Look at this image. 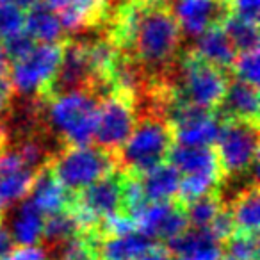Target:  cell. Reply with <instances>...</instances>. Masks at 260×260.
I'll return each instance as SVG.
<instances>
[{
    "label": "cell",
    "mask_w": 260,
    "mask_h": 260,
    "mask_svg": "<svg viewBox=\"0 0 260 260\" xmlns=\"http://www.w3.org/2000/svg\"><path fill=\"white\" fill-rule=\"evenodd\" d=\"M207 230L210 232V235H212L219 244L226 241V239L230 237L235 230H237V228H235L234 219H232L230 210L226 209V205H224L223 209L216 214V217L210 221V224L207 226Z\"/></svg>",
    "instance_id": "obj_29"
},
{
    "label": "cell",
    "mask_w": 260,
    "mask_h": 260,
    "mask_svg": "<svg viewBox=\"0 0 260 260\" xmlns=\"http://www.w3.org/2000/svg\"><path fill=\"white\" fill-rule=\"evenodd\" d=\"M100 98L91 91H70L43 98V125L62 146H86L94 139Z\"/></svg>",
    "instance_id": "obj_3"
},
{
    "label": "cell",
    "mask_w": 260,
    "mask_h": 260,
    "mask_svg": "<svg viewBox=\"0 0 260 260\" xmlns=\"http://www.w3.org/2000/svg\"><path fill=\"white\" fill-rule=\"evenodd\" d=\"M224 244V253L230 260H256L258 255V237L256 234L235 230Z\"/></svg>",
    "instance_id": "obj_25"
},
{
    "label": "cell",
    "mask_w": 260,
    "mask_h": 260,
    "mask_svg": "<svg viewBox=\"0 0 260 260\" xmlns=\"http://www.w3.org/2000/svg\"><path fill=\"white\" fill-rule=\"evenodd\" d=\"M214 150L224 178L248 173L258 162V123L223 119Z\"/></svg>",
    "instance_id": "obj_7"
},
{
    "label": "cell",
    "mask_w": 260,
    "mask_h": 260,
    "mask_svg": "<svg viewBox=\"0 0 260 260\" xmlns=\"http://www.w3.org/2000/svg\"><path fill=\"white\" fill-rule=\"evenodd\" d=\"M29 200L36 205L41 214H55L59 210L70 209L73 194L54 177L50 166L45 164L36 175H34L32 185L29 191Z\"/></svg>",
    "instance_id": "obj_13"
},
{
    "label": "cell",
    "mask_w": 260,
    "mask_h": 260,
    "mask_svg": "<svg viewBox=\"0 0 260 260\" xmlns=\"http://www.w3.org/2000/svg\"><path fill=\"white\" fill-rule=\"evenodd\" d=\"M13 105V89L8 80H0V146L9 141L8 132H6V121L11 112Z\"/></svg>",
    "instance_id": "obj_30"
},
{
    "label": "cell",
    "mask_w": 260,
    "mask_h": 260,
    "mask_svg": "<svg viewBox=\"0 0 260 260\" xmlns=\"http://www.w3.org/2000/svg\"><path fill=\"white\" fill-rule=\"evenodd\" d=\"M123 178L125 171L118 168L73 194L70 210L75 214L82 232L94 230L104 217L123 212Z\"/></svg>",
    "instance_id": "obj_8"
},
{
    "label": "cell",
    "mask_w": 260,
    "mask_h": 260,
    "mask_svg": "<svg viewBox=\"0 0 260 260\" xmlns=\"http://www.w3.org/2000/svg\"><path fill=\"white\" fill-rule=\"evenodd\" d=\"M180 171L171 162H162L153 170L139 175L146 202H171L177 198L180 187Z\"/></svg>",
    "instance_id": "obj_16"
},
{
    "label": "cell",
    "mask_w": 260,
    "mask_h": 260,
    "mask_svg": "<svg viewBox=\"0 0 260 260\" xmlns=\"http://www.w3.org/2000/svg\"><path fill=\"white\" fill-rule=\"evenodd\" d=\"M20 6H22L23 9H29L32 8V6H38V4H43L45 0H16Z\"/></svg>",
    "instance_id": "obj_35"
},
{
    "label": "cell",
    "mask_w": 260,
    "mask_h": 260,
    "mask_svg": "<svg viewBox=\"0 0 260 260\" xmlns=\"http://www.w3.org/2000/svg\"><path fill=\"white\" fill-rule=\"evenodd\" d=\"M47 6L68 32H82L105 23L111 4L105 0H47Z\"/></svg>",
    "instance_id": "obj_11"
},
{
    "label": "cell",
    "mask_w": 260,
    "mask_h": 260,
    "mask_svg": "<svg viewBox=\"0 0 260 260\" xmlns=\"http://www.w3.org/2000/svg\"><path fill=\"white\" fill-rule=\"evenodd\" d=\"M258 185L256 182H249L239 194L226 205L230 210L232 219L239 232L246 234H258L260 226V203H258Z\"/></svg>",
    "instance_id": "obj_20"
},
{
    "label": "cell",
    "mask_w": 260,
    "mask_h": 260,
    "mask_svg": "<svg viewBox=\"0 0 260 260\" xmlns=\"http://www.w3.org/2000/svg\"><path fill=\"white\" fill-rule=\"evenodd\" d=\"M138 260H175V256L168 251V248L159 246V244H153L152 248H150L146 253H143Z\"/></svg>",
    "instance_id": "obj_32"
},
{
    "label": "cell",
    "mask_w": 260,
    "mask_h": 260,
    "mask_svg": "<svg viewBox=\"0 0 260 260\" xmlns=\"http://www.w3.org/2000/svg\"><path fill=\"white\" fill-rule=\"evenodd\" d=\"M221 260H230V258H221Z\"/></svg>",
    "instance_id": "obj_38"
},
{
    "label": "cell",
    "mask_w": 260,
    "mask_h": 260,
    "mask_svg": "<svg viewBox=\"0 0 260 260\" xmlns=\"http://www.w3.org/2000/svg\"><path fill=\"white\" fill-rule=\"evenodd\" d=\"M54 177L72 194L118 170L116 153L100 146H62L48 160Z\"/></svg>",
    "instance_id": "obj_5"
},
{
    "label": "cell",
    "mask_w": 260,
    "mask_h": 260,
    "mask_svg": "<svg viewBox=\"0 0 260 260\" xmlns=\"http://www.w3.org/2000/svg\"><path fill=\"white\" fill-rule=\"evenodd\" d=\"M153 244L155 241L134 230L125 235H118V237L100 239L98 256H102L104 260H138Z\"/></svg>",
    "instance_id": "obj_18"
},
{
    "label": "cell",
    "mask_w": 260,
    "mask_h": 260,
    "mask_svg": "<svg viewBox=\"0 0 260 260\" xmlns=\"http://www.w3.org/2000/svg\"><path fill=\"white\" fill-rule=\"evenodd\" d=\"M258 86L234 79L228 82L226 93L216 109L221 119H241L258 123Z\"/></svg>",
    "instance_id": "obj_12"
},
{
    "label": "cell",
    "mask_w": 260,
    "mask_h": 260,
    "mask_svg": "<svg viewBox=\"0 0 260 260\" xmlns=\"http://www.w3.org/2000/svg\"><path fill=\"white\" fill-rule=\"evenodd\" d=\"M34 45H36V41H34L25 30H20V32L2 40V47H4V52L9 61H16V59H20L22 55H25Z\"/></svg>",
    "instance_id": "obj_28"
},
{
    "label": "cell",
    "mask_w": 260,
    "mask_h": 260,
    "mask_svg": "<svg viewBox=\"0 0 260 260\" xmlns=\"http://www.w3.org/2000/svg\"><path fill=\"white\" fill-rule=\"evenodd\" d=\"M105 2H109V4H111V6H112V0H105Z\"/></svg>",
    "instance_id": "obj_37"
},
{
    "label": "cell",
    "mask_w": 260,
    "mask_h": 260,
    "mask_svg": "<svg viewBox=\"0 0 260 260\" xmlns=\"http://www.w3.org/2000/svg\"><path fill=\"white\" fill-rule=\"evenodd\" d=\"M224 207L223 196L219 191L210 192L207 196L194 200V202L185 205V214H187L189 226L192 228H207L210 221L216 217V214Z\"/></svg>",
    "instance_id": "obj_24"
},
{
    "label": "cell",
    "mask_w": 260,
    "mask_h": 260,
    "mask_svg": "<svg viewBox=\"0 0 260 260\" xmlns=\"http://www.w3.org/2000/svg\"><path fill=\"white\" fill-rule=\"evenodd\" d=\"M182 34L168 6H146L134 32L130 55L145 68L150 82L162 79L180 54Z\"/></svg>",
    "instance_id": "obj_1"
},
{
    "label": "cell",
    "mask_w": 260,
    "mask_h": 260,
    "mask_svg": "<svg viewBox=\"0 0 260 260\" xmlns=\"http://www.w3.org/2000/svg\"><path fill=\"white\" fill-rule=\"evenodd\" d=\"M196 54L202 59H205L207 62L217 66V68L224 70H232L235 62V57H237L239 52L235 50L234 43L230 41L228 34L224 32L223 25L217 23V25H212L210 29H207L205 32H202L198 36V41H196V47L192 48Z\"/></svg>",
    "instance_id": "obj_15"
},
{
    "label": "cell",
    "mask_w": 260,
    "mask_h": 260,
    "mask_svg": "<svg viewBox=\"0 0 260 260\" xmlns=\"http://www.w3.org/2000/svg\"><path fill=\"white\" fill-rule=\"evenodd\" d=\"M160 80L171 87L177 100L216 111L226 93L230 75L207 62L194 50H185L178 54L175 64Z\"/></svg>",
    "instance_id": "obj_2"
},
{
    "label": "cell",
    "mask_w": 260,
    "mask_h": 260,
    "mask_svg": "<svg viewBox=\"0 0 260 260\" xmlns=\"http://www.w3.org/2000/svg\"><path fill=\"white\" fill-rule=\"evenodd\" d=\"M2 260H48V251L43 246H18L11 249Z\"/></svg>",
    "instance_id": "obj_31"
},
{
    "label": "cell",
    "mask_w": 260,
    "mask_h": 260,
    "mask_svg": "<svg viewBox=\"0 0 260 260\" xmlns=\"http://www.w3.org/2000/svg\"><path fill=\"white\" fill-rule=\"evenodd\" d=\"M180 175H212V177H223V170L217 160L214 146H180L173 145L168 157Z\"/></svg>",
    "instance_id": "obj_14"
},
{
    "label": "cell",
    "mask_w": 260,
    "mask_h": 260,
    "mask_svg": "<svg viewBox=\"0 0 260 260\" xmlns=\"http://www.w3.org/2000/svg\"><path fill=\"white\" fill-rule=\"evenodd\" d=\"M62 43H36L25 55L11 61L8 82L20 96H45L62 59Z\"/></svg>",
    "instance_id": "obj_6"
},
{
    "label": "cell",
    "mask_w": 260,
    "mask_h": 260,
    "mask_svg": "<svg viewBox=\"0 0 260 260\" xmlns=\"http://www.w3.org/2000/svg\"><path fill=\"white\" fill-rule=\"evenodd\" d=\"M173 145V130L166 116L157 111H139L132 134L116 152L118 168L139 177L166 162Z\"/></svg>",
    "instance_id": "obj_4"
},
{
    "label": "cell",
    "mask_w": 260,
    "mask_h": 260,
    "mask_svg": "<svg viewBox=\"0 0 260 260\" xmlns=\"http://www.w3.org/2000/svg\"><path fill=\"white\" fill-rule=\"evenodd\" d=\"M221 25L237 52H249L258 48V23L248 22L234 15H226Z\"/></svg>",
    "instance_id": "obj_23"
},
{
    "label": "cell",
    "mask_w": 260,
    "mask_h": 260,
    "mask_svg": "<svg viewBox=\"0 0 260 260\" xmlns=\"http://www.w3.org/2000/svg\"><path fill=\"white\" fill-rule=\"evenodd\" d=\"M143 6H168L170 0H138Z\"/></svg>",
    "instance_id": "obj_36"
},
{
    "label": "cell",
    "mask_w": 260,
    "mask_h": 260,
    "mask_svg": "<svg viewBox=\"0 0 260 260\" xmlns=\"http://www.w3.org/2000/svg\"><path fill=\"white\" fill-rule=\"evenodd\" d=\"M23 30L36 43H62L64 41V29L47 4H38L27 9Z\"/></svg>",
    "instance_id": "obj_19"
},
{
    "label": "cell",
    "mask_w": 260,
    "mask_h": 260,
    "mask_svg": "<svg viewBox=\"0 0 260 260\" xmlns=\"http://www.w3.org/2000/svg\"><path fill=\"white\" fill-rule=\"evenodd\" d=\"M80 232H82V228H80L75 214L70 209H64L47 216L43 224V237H41V241L47 242L48 249L52 251V249L64 244L66 241L73 239L75 235H79Z\"/></svg>",
    "instance_id": "obj_22"
},
{
    "label": "cell",
    "mask_w": 260,
    "mask_h": 260,
    "mask_svg": "<svg viewBox=\"0 0 260 260\" xmlns=\"http://www.w3.org/2000/svg\"><path fill=\"white\" fill-rule=\"evenodd\" d=\"M45 216L36 209L29 198L22 200L15 210V216L11 219L9 234L13 242L18 246H36L43 237Z\"/></svg>",
    "instance_id": "obj_17"
},
{
    "label": "cell",
    "mask_w": 260,
    "mask_h": 260,
    "mask_svg": "<svg viewBox=\"0 0 260 260\" xmlns=\"http://www.w3.org/2000/svg\"><path fill=\"white\" fill-rule=\"evenodd\" d=\"M138 123L136 96L119 89H112L98 102V119L94 130L96 146L116 153Z\"/></svg>",
    "instance_id": "obj_9"
},
{
    "label": "cell",
    "mask_w": 260,
    "mask_h": 260,
    "mask_svg": "<svg viewBox=\"0 0 260 260\" xmlns=\"http://www.w3.org/2000/svg\"><path fill=\"white\" fill-rule=\"evenodd\" d=\"M25 11L16 0H0V40L23 30Z\"/></svg>",
    "instance_id": "obj_26"
},
{
    "label": "cell",
    "mask_w": 260,
    "mask_h": 260,
    "mask_svg": "<svg viewBox=\"0 0 260 260\" xmlns=\"http://www.w3.org/2000/svg\"><path fill=\"white\" fill-rule=\"evenodd\" d=\"M258 48L249 52H241L235 57V62L230 72H234V77L242 82L258 86L260 73H258Z\"/></svg>",
    "instance_id": "obj_27"
},
{
    "label": "cell",
    "mask_w": 260,
    "mask_h": 260,
    "mask_svg": "<svg viewBox=\"0 0 260 260\" xmlns=\"http://www.w3.org/2000/svg\"><path fill=\"white\" fill-rule=\"evenodd\" d=\"M34 175L36 173L30 170L0 173V219L13 205L27 198Z\"/></svg>",
    "instance_id": "obj_21"
},
{
    "label": "cell",
    "mask_w": 260,
    "mask_h": 260,
    "mask_svg": "<svg viewBox=\"0 0 260 260\" xmlns=\"http://www.w3.org/2000/svg\"><path fill=\"white\" fill-rule=\"evenodd\" d=\"M168 8L187 36H200L228 15L224 0H170Z\"/></svg>",
    "instance_id": "obj_10"
},
{
    "label": "cell",
    "mask_w": 260,
    "mask_h": 260,
    "mask_svg": "<svg viewBox=\"0 0 260 260\" xmlns=\"http://www.w3.org/2000/svg\"><path fill=\"white\" fill-rule=\"evenodd\" d=\"M11 249H13V239L11 234H9V228L0 219V260L4 258Z\"/></svg>",
    "instance_id": "obj_33"
},
{
    "label": "cell",
    "mask_w": 260,
    "mask_h": 260,
    "mask_svg": "<svg viewBox=\"0 0 260 260\" xmlns=\"http://www.w3.org/2000/svg\"><path fill=\"white\" fill-rule=\"evenodd\" d=\"M9 75V59L4 52V47H2V40H0V80H8Z\"/></svg>",
    "instance_id": "obj_34"
}]
</instances>
